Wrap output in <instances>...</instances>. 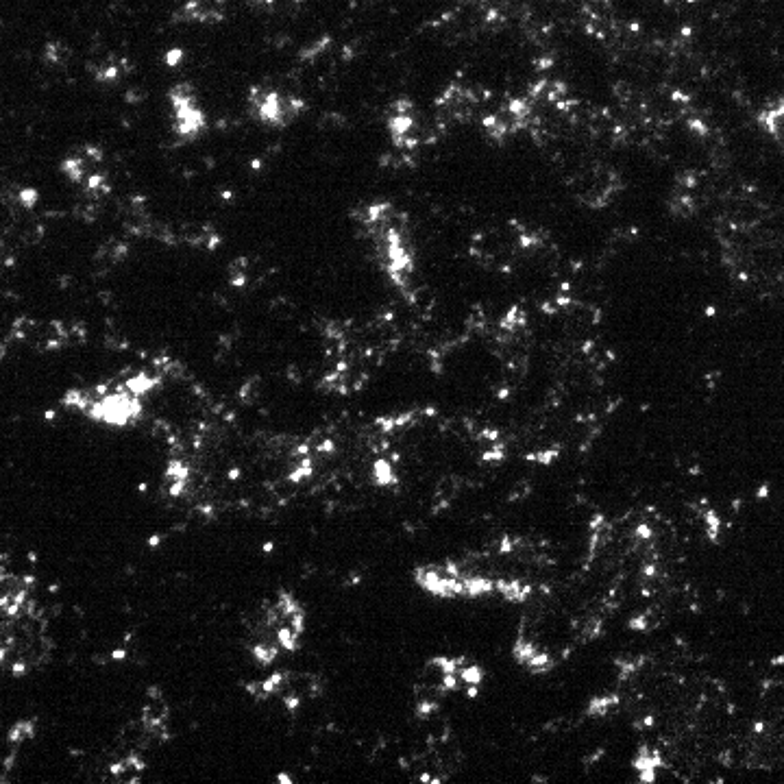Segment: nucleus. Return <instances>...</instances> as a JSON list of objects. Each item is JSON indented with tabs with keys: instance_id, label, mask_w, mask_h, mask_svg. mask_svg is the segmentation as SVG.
Segmentation results:
<instances>
[{
	"instance_id": "1",
	"label": "nucleus",
	"mask_w": 784,
	"mask_h": 784,
	"mask_svg": "<svg viewBox=\"0 0 784 784\" xmlns=\"http://www.w3.org/2000/svg\"><path fill=\"white\" fill-rule=\"evenodd\" d=\"M360 225L369 236L379 266L384 268L392 284L406 288L414 271L412 240L406 218L388 201L366 207L360 214Z\"/></svg>"
},
{
	"instance_id": "2",
	"label": "nucleus",
	"mask_w": 784,
	"mask_h": 784,
	"mask_svg": "<svg viewBox=\"0 0 784 784\" xmlns=\"http://www.w3.org/2000/svg\"><path fill=\"white\" fill-rule=\"evenodd\" d=\"M249 105L257 122H262L266 127H288L297 120L303 109L305 101L297 94H284L273 88H251L249 92Z\"/></svg>"
},
{
	"instance_id": "3",
	"label": "nucleus",
	"mask_w": 784,
	"mask_h": 784,
	"mask_svg": "<svg viewBox=\"0 0 784 784\" xmlns=\"http://www.w3.org/2000/svg\"><path fill=\"white\" fill-rule=\"evenodd\" d=\"M168 103L173 109V131L183 142H194L205 131V112L201 109L190 83H179L168 92Z\"/></svg>"
},
{
	"instance_id": "4",
	"label": "nucleus",
	"mask_w": 784,
	"mask_h": 784,
	"mask_svg": "<svg viewBox=\"0 0 784 784\" xmlns=\"http://www.w3.org/2000/svg\"><path fill=\"white\" fill-rule=\"evenodd\" d=\"M227 16V0H186L179 18L196 24H218Z\"/></svg>"
},
{
	"instance_id": "5",
	"label": "nucleus",
	"mask_w": 784,
	"mask_h": 784,
	"mask_svg": "<svg viewBox=\"0 0 784 784\" xmlns=\"http://www.w3.org/2000/svg\"><path fill=\"white\" fill-rule=\"evenodd\" d=\"M758 120H761V127L765 129L767 136L784 151V94L767 103L761 109Z\"/></svg>"
},
{
	"instance_id": "6",
	"label": "nucleus",
	"mask_w": 784,
	"mask_h": 784,
	"mask_svg": "<svg viewBox=\"0 0 784 784\" xmlns=\"http://www.w3.org/2000/svg\"><path fill=\"white\" fill-rule=\"evenodd\" d=\"M275 639H277V643L286 649V652H297L299 649V636L292 632V628L288 626V623H284V626H279L277 630H275Z\"/></svg>"
},
{
	"instance_id": "7",
	"label": "nucleus",
	"mask_w": 784,
	"mask_h": 784,
	"mask_svg": "<svg viewBox=\"0 0 784 784\" xmlns=\"http://www.w3.org/2000/svg\"><path fill=\"white\" fill-rule=\"evenodd\" d=\"M253 656H255V660H257V663H260L262 667H271V665L275 663V658H277V647L271 645V643L262 641V643L253 645Z\"/></svg>"
},
{
	"instance_id": "8",
	"label": "nucleus",
	"mask_w": 784,
	"mask_h": 784,
	"mask_svg": "<svg viewBox=\"0 0 784 784\" xmlns=\"http://www.w3.org/2000/svg\"><path fill=\"white\" fill-rule=\"evenodd\" d=\"M375 482L379 486H388V484H395L397 477L392 473V467L388 460H377L375 462Z\"/></svg>"
},
{
	"instance_id": "9",
	"label": "nucleus",
	"mask_w": 784,
	"mask_h": 784,
	"mask_svg": "<svg viewBox=\"0 0 784 784\" xmlns=\"http://www.w3.org/2000/svg\"><path fill=\"white\" fill-rule=\"evenodd\" d=\"M33 734H35V730H33V721H20V724H16L14 728L9 730V743H20V741H27V739H33Z\"/></svg>"
},
{
	"instance_id": "10",
	"label": "nucleus",
	"mask_w": 784,
	"mask_h": 784,
	"mask_svg": "<svg viewBox=\"0 0 784 784\" xmlns=\"http://www.w3.org/2000/svg\"><path fill=\"white\" fill-rule=\"evenodd\" d=\"M460 678H462L464 684H480L482 678H484V671L477 665L464 667V669H460Z\"/></svg>"
},
{
	"instance_id": "11",
	"label": "nucleus",
	"mask_w": 784,
	"mask_h": 784,
	"mask_svg": "<svg viewBox=\"0 0 784 784\" xmlns=\"http://www.w3.org/2000/svg\"><path fill=\"white\" fill-rule=\"evenodd\" d=\"M247 3H249V5H255V7L275 9V7L281 5V3H284V5H288V3H290V5H301L303 0H247Z\"/></svg>"
},
{
	"instance_id": "12",
	"label": "nucleus",
	"mask_w": 784,
	"mask_h": 784,
	"mask_svg": "<svg viewBox=\"0 0 784 784\" xmlns=\"http://www.w3.org/2000/svg\"><path fill=\"white\" fill-rule=\"evenodd\" d=\"M288 626L292 628V632L297 634V636L303 634V630H305V615H303V610L294 612V615L288 619Z\"/></svg>"
},
{
	"instance_id": "13",
	"label": "nucleus",
	"mask_w": 784,
	"mask_h": 784,
	"mask_svg": "<svg viewBox=\"0 0 784 784\" xmlns=\"http://www.w3.org/2000/svg\"><path fill=\"white\" fill-rule=\"evenodd\" d=\"M11 669V676H16V678H22V676H27L29 673V663L24 658H20V660H16L14 665L9 667Z\"/></svg>"
},
{
	"instance_id": "14",
	"label": "nucleus",
	"mask_w": 784,
	"mask_h": 784,
	"mask_svg": "<svg viewBox=\"0 0 784 784\" xmlns=\"http://www.w3.org/2000/svg\"><path fill=\"white\" fill-rule=\"evenodd\" d=\"M436 710V704L434 702H421L419 704V715L421 717H430L432 713Z\"/></svg>"
},
{
	"instance_id": "15",
	"label": "nucleus",
	"mask_w": 784,
	"mask_h": 784,
	"mask_svg": "<svg viewBox=\"0 0 784 784\" xmlns=\"http://www.w3.org/2000/svg\"><path fill=\"white\" fill-rule=\"evenodd\" d=\"M146 697H149V702H159V700H164V697H162V691H159L157 686H151V689L146 691Z\"/></svg>"
},
{
	"instance_id": "16",
	"label": "nucleus",
	"mask_w": 784,
	"mask_h": 784,
	"mask_svg": "<svg viewBox=\"0 0 784 784\" xmlns=\"http://www.w3.org/2000/svg\"><path fill=\"white\" fill-rule=\"evenodd\" d=\"M127 656H129L127 649H114V652L109 654V658H112V660H125Z\"/></svg>"
},
{
	"instance_id": "17",
	"label": "nucleus",
	"mask_w": 784,
	"mask_h": 784,
	"mask_svg": "<svg viewBox=\"0 0 784 784\" xmlns=\"http://www.w3.org/2000/svg\"><path fill=\"white\" fill-rule=\"evenodd\" d=\"M162 538H164V536H159V534L151 536V538H149V547H151V549H155L159 543H162Z\"/></svg>"
},
{
	"instance_id": "18",
	"label": "nucleus",
	"mask_w": 784,
	"mask_h": 784,
	"mask_svg": "<svg viewBox=\"0 0 784 784\" xmlns=\"http://www.w3.org/2000/svg\"><path fill=\"white\" fill-rule=\"evenodd\" d=\"M636 534H639L641 538H649V536H652V532H649V528H647V525H641V528H639V530H636Z\"/></svg>"
},
{
	"instance_id": "19",
	"label": "nucleus",
	"mask_w": 784,
	"mask_h": 784,
	"mask_svg": "<svg viewBox=\"0 0 784 784\" xmlns=\"http://www.w3.org/2000/svg\"><path fill=\"white\" fill-rule=\"evenodd\" d=\"M554 458H556V453H554V451H547V453H543V456H541L543 464H549Z\"/></svg>"
},
{
	"instance_id": "20",
	"label": "nucleus",
	"mask_w": 784,
	"mask_h": 784,
	"mask_svg": "<svg viewBox=\"0 0 784 784\" xmlns=\"http://www.w3.org/2000/svg\"><path fill=\"white\" fill-rule=\"evenodd\" d=\"M240 475H242L240 469H231V471H229V480H231V482H236V480H240Z\"/></svg>"
},
{
	"instance_id": "21",
	"label": "nucleus",
	"mask_w": 784,
	"mask_h": 784,
	"mask_svg": "<svg viewBox=\"0 0 784 784\" xmlns=\"http://www.w3.org/2000/svg\"><path fill=\"white\" fill-rule=\"evenodd\" d=\"M501 551H504V554H508V551H512V545H510L508 538H504V545H501Z\"/></svg>"
},
{
	"instance_id": "22",
	"label": "nucleus",
	"mask_w": 784,
	"mask_h": 784,
	"mask_svg": "<svg viewBox=\"0 0 784 784\" xmlns=\"http://www.w3.org/2000/svg\"><path fill=\"white\" fill-rule=\"evenodd\" d=\"M630 626H632V628H645V621H643V617H639V621H632Z\"/></svg>"
},
{
	"instance_id": "23",
	"label": "nucleus",
	"mask_w": 784,
	"mask_h": 784,
	"mask_svg": "<svg viewBox=\"0 0 784 784\" xmlns=\"http://www.w3.org/2000/svg\"><path fill=\"white\" fill-rule=\"evenodd\" d=\"M277 780H279V782H284V784H286V782H288V784L292 782V778H290L288 774H279V778H277Z\"/></svg>"
},
{
	"instance_id": "24",
	"label": "nucleus",
	"mask_w": 784,
	"mask_h": 784,
	"mask_svg": "<svg viewBox=\"0 0 784 784\" xmlns=\"http://www.w3.org/2000/svg\"><path fill=\"white\" fill-rule=\"evenodd\" d=\"M273 549H275V545H273V543H266V545H264V554H271Z\"/></svg>"
}]
</instances>
